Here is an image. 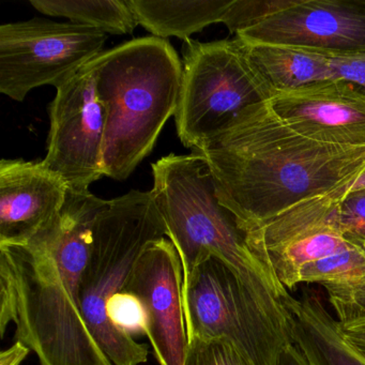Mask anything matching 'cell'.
Wrapping results in <instances>:
<instances>
[{"label": "cell", "mask_w": 365, "mask_h": 365, "mask_svg": "<svg viewBox=\"0 0 365 365\" xmlns=\"http://www.w3.org/2000/svg\"><path fill=\"white\" fill-rule=\"evenodd\" d=\"M108 202L68 189L43 230L20 245H0V334L14 324L16 341L40 365H113L85 322L80 298L93 226Z\"/></svg>", "instance_id": "1"}, {"label": "cell", "mask_w": 365, "mask_h": 365, "mask_svg": "<svg viewBox=\"0 0 365 365\" xmlns=\"http://www.w3.org/2000/svg\"><path fill=\"white\" fill-rule=\"evenodd\" d=\"M192 153L208 164L217 200L243 236L300 202L352 185L365 170V146L301 135L270 102L250 106Z\"/></svg>", "instance_id": "2"}, {"label": "cell", "mask_w": 365, "mask_h": 365, "mask_svg": "<svg viewBox=\"0 0 365 365\" xmlns=\"http://www.w3.org/2000/svg\"><path fill=\"white\" fill-rule=\"evenodd\" d=\"M150 193L182 264L183 281L208 256L223 260L267 313L292 337L290 292L245 242L232 213L220 204L202 155H170L153 164Z\"/></svg>", "instance_id": "3"}, {"label": "cell", "mask_w": 365, "mask_h": 365, "mask_svg": "<svg viewBox=\"0 0 365 365\" xmlns=\"http://www.w3.org/2000/svg\"><path fill=\"white\" fill-rule=\"evenodd\" d=\"M93 63L106 113L104 176L125 180L176 114L182 61L168 40L146 37L106 51Z\"/></svg>", "instance_id": "4"}, {"label": "cell", "mask_w": 365, "mask_h": 365, "mask_svg": "<svg viewBox=\"0 0 365 365\" xmlns=\"http://www.w3.org/2000/svg\"><path fill=\"white\" fill-rule=\"evenodd\" d=\"M165 236V224L150 191L132 190L110 200L96 220L81 284V307L89 330L114 365H140L148 359L146 345L110 324L106 305L125 289L142 252Z\"/></svg>", "instance_id": "5"}, {"label": "cell", "mask_w": 365, "mask_h": 365, "mask_svg": "<svg viewBox=\"0 0 365 365\" xmlns=\"http://www.w3.org/2000/svg\"><path fill=\"white\" fill-rule=\"evenodd\" d=\"M182 84L175 114L183 146L200 148L228 127L243 110L270 102L275 91L235 38L182 46Z\"/></svg>", "instance_id": "6"}, {"label": "cell", "mask_w": 365, "mask_h": 365, "mask_svg": "<svg viewBox=\"0 0 365 365\" xmlns=\"http://www.w3.org/2000/svg\"><path fill=\"white\" fill-rule=\"evenodd\" d=\"M187 341L223 339L254 365H282L292 339L235 271L210 255L183 281Z\"/></svg>", "instance_id": "7"}, {"label": "cell", "mask_w": 365, "mask_h": 365, "mask_svg": "<svg viewBox=\"0 0 365 365\" xmlns=\"http://www.w3.org/2000/svg\"><path fill=\"white\" fill-rule=\"evenodd\" d=\"M106 34L46 19L0 26V93L22 102L33 89L58 88L102 54Z\"/></svg>", "instance_id": "8"}, {"label": "cell", "mask_w": 365, "mask_h": 365, "mask_svg": "<svg viewBox=\"0 0 365 365\" xmlns=\"http://www.w3.org/2000/svg\"><path fill=\"white\" fill-rule=\"evenodd\" d=\"M93 61L56 88L50 106L48 153L41 162L72 191H89L104 176L106 113Z\"/></svg>", "instance_id": "9"}, {"label": "cell", "mask_w": 365, "mask_h": 365, "mask_svg": "<svg viewBox=\"0 0 365 365\" xmlns=\"http://www.w3.org/2000/svg\"><path fill=\"white\" fill-rule=\"evenodd\" d=\"M250 44H274L322 54L365 52V0H292L239 31Z\"/></svg>", "instance_id": "10"}, {"label": "cell", "mask_w": 365, "mask_h": 365, "mask_svg": "<svg viewBox=\"0 0 365 365\" xmlns=\"http://www.w3.org/2000/svg\"><path fill=\"white\" fill-rule=\"evenodd\" d=\"M183 271L170 239L151 242L136 260L125 289L135 294L148 320V336L160 365H183L187 333L183 311Z\"/></svg>", "instance_id": "11"}, {"label": "cell", "mask_w": 365, "mask_h": 365, "mask_svg": "<svg viewBox=\"0 0 365 365\" xmlns=\"http://www.w3.org/2000/svg\"><path fill=\"white\" fill-rule=\"evenodd\" d=\"M270 106L301 135L324 144L365 146V89L352 83L324 81L282 91Z\"/></svg>", "instance_id": "12"}, {"label": "cell", "mask_w": 365, "mask_h": 365, "mask_svg": "<svg viewBox=\"0 0 365 365\" xmlns=\"http://www.w3.org/2000/svg\"><path fill=\"white\" fill-rule=\"evenodd\" d=\"M68 187L42 162H0V245L31 240L59 215Z\"/></svg>", "instance_id": "13"}, {"label": "cell", "mask_w": 365, "mask_h": 365, "mask_svg": "<svg viewBox=\"0 0 365 365\" xmlns=\"http://www.w3.org/2000/svg\"><path fill=\"white\" fill-rule=\"evenodd\" d=\"M286 307L292 316V345L303 365H365L315 290L305 288L299 297L290 294Z\"/></svg>", "instance_id": "14"}, {"label": "cell", "mask_w": 365, "mask_h": 365, "mask_svg": "<svg viewBox=\"0 0 365 365\" xmlns=\"http://www.w3.org/2000/svg\"><path fill=\"white\" fill-rule=\"evenodd\" d=\"M138 25L153 37L183 41L215 23H222L232 0H128Z\"/></svg>", "instance_id": "15"}, {"label": "cell", "mask_w": 365, "mask_h": 365, "mask_svg": "<svg viewBox=\"0 0 365 365\" xmlns=\"http://www.w3.org/2000/svg\"><path fill=\"white\" fill-rule=\"evenodd\" d=\"M245 44L252 61L277 93L337 80L328 57L322 53L274 44Z\"/></svg>", "instance_id": "16"}, {"label": "cell", "mask_w": 365, "mask_h": 365, "mask_svg": "<svg viewBox=\"0 0 365 365\" xmlns=\"http://www.w3.org/2000/svg\"><path fill=\"white\" fill-rule=\"evenodd\" d=\"M31 5L46 16L112 35L132 34L138 25L128 0H31Z\"/></svg>", "instance_id": "17"}, {"label": "cell", "mask_w": 365, "mask_h": 365, "mask_svg": "<svg viewBox=\"0 0 365 365\" xmlns=\"http://www.w3.org/2000/svg\"><path fill=\"white\" fill-rule=\"evenodd\" d=\"M106 314L110 324L125 334H146L148 320L140 299L132 292L123 290L110 298L106 305Z\"/></svg>", "instance_id": "18"}, {"label": "cell", "mask_w": 365, "mask_h": 365, "mask_svg": "<svg viewBox=\"0 0 365 365\" xmlns=\"http://www.w3.org/2000/svg\"><path fill=\"white\" fill-rule=\"evenodd\" d=\"M292 0H232L223 16L230 34H238L290 5Z\"/></svg>", "instance_id": "19"}, {"label": "cell", "mask_w": 365, "mask_h": 365, "mask_svg": "<svg viewBox=\"0 0 365 365\" xmlns=\"http://www.w3.org/2000/svg\"><path fill=\"white\" fill-rule=\"evenodd\" d=\"M183 365H254L223 339H190Z\"/></svg>", "instance_id": "20"}, {"label": "cell", "mask_w": 365, "mask_h": 365, "mask_svg": "<svg viewBox=\"0 0 365 365\" xmlns=\"http://www.w3.org/2000/svg\"><path fill=\"white\" fill-rule=\"evenodd\" d=\"M337 222L344 235L365 241V190L341 198Z\"/></svg>", "instance_id": "21"}, {"label": "cell", "mask_w": 365, "mask_h": 365, "mask_svg": "<svg viewBox=\"0 0 365 365\" xmlns=\"http://www.w3.org/2000/svg\"><path fill=\"white\" fill-rule=\"evenodd\" d=\"M324 55L328 57L337 80L346 81L365 89V52Z\"/></svg>", "instance_id": "22"}, {"label": "cell", "mask_w": 365, "mask_h": 365, "mask_svg": "<svg viewBox=\"0 0 365 365\" xmlns=\"http://www.w3.org/2000/svg\"><path fill=\"white\" fill-rule=\"evenodd\" d=\"M337 324L344 339L365 359V314Z\"/></svg>", "instance_id": "23"}, {"label": "cell", "mask_w": 365, "mask_h": 365, "mask_svg": "<svg viewBox=\"0 0 365 365\" xmlns=\"http://www.w3.org/2000/svg\"><path fill=\"white\" fill-rule=\"evenodd\" d=\"M29 349L22 341H16L11 347L0 354V365H20L29 356Z\"/></svg>", "instance_id": "24"}, {"label": "cell", "mask_w": 365, "mask_h": 365, "mask_svg": "<svg viewBox=\"0 0 365 365\" xmlns=\"http://www.w3.org/2000/svg\"><path fill=\"white\" fill-rule=\"evenodd\" d=\"M282 365H303L300 356L294 345L290 346L289 349L284 354Z\"/></svg>", "instance_id": "25"}, {"label": "cell", "mask_w": 365, "mask_h": 365, "mask_svg": "<svg viewBox=\"0 0 365 365\" xmlns=\"http://www.w3.org/2000/svg\"><path fill=\"white\" fill-rule=\"evenodd\" d=\"M365 190V170L361 174V176L352 183L351 187L346 189V195L347 194L354 193V192L361 191Z\"/></svg>", "instance_id": "26"}]
</instances>
